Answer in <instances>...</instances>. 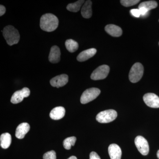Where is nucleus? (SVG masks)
Here are the masks:
<instances>
[{"mask_svg": "<svg viewBox=\"0 0 159 159\" xmlns=\"http://www.w3.org/2000/svg\"><path fill=\"white\" fill-rule=\"evenodd\" d=\"M58 23L59 21L57 16L51 13H46L41 17L40 26L43 31L51 32L57 29Z\"/></svg>", "mask_w": 159, "mask_h": 159, "instance_id": "f257e3e1", "label": "nucleus"}, {"mask_svg": "<svg viewBox=\"0 0 159 159\" xmlns=\"http://www.w3.org/2000/svg\"><path fill=\"white\" fill-rule=\"evenodd\" d=\"M3 35L9 46L16 44L19 41L20 35L19 31L13 26L9 25L4 28Z\"/></svg>", "mask_w": 159, "mask_h": 159, "instance_id": "f03ea898", "label": "nucleus"}, {"mask_svg": "<svg viewBox=\"0 0 159 159\" xmlns=\"http://www.w3.org/2000/svg\"><path fill=\"white\" fill-rule=\"evenodd\" d=\"M144 74V67L142 64L137 62L132 67L129 71V78L132 83H137L142 78Z\"/></svg>", "mask_w": 159, "mask_h": 159, "instance_id": "7ed1b4c3", "label": "nucleus"}, {"mask_svg": "<svg viewBox=\"0 0 159 159\" xmlns=\"http://www.w3.org/2000/svg\"><path fill=\"white\" fill-rule=\"evenodd\" d=\"M117 117V113L114 110H107L99 112L96 117L98 122L102 123H109L115 120Z\"/></svg>", "mask_w": 159, "mask_h": 159, "instance_id": "20e7f679", "label": "nucleus"}, {"mask_svg": "<svg viewBox=\"0 0 159 159\" xmlns=\"http://www.w3.org/2000/svg\"><path fill=\"white\" fill-rule=\"evenodd\" d=\"M100 90L96 88H92L86 90L80 97V102L86 104L96 99L100 93Z\"/></svg>", "mask_w": 159, "mask_h": 159, "instance_id": "39448f33", "label": "nucleus"}, {"mask_svg": "<svg viewBox=\"0 0 159 159\" xmlns=\"http://www.w3.org/2000/svg\"><path fill=\"white\" fill-rule=\"evenodd\" d=\"M109 71L108 66L103 65L99 66L91 74V78L95 80L105 79L108 76Z\"/></svg>", "mask_w": 159, "mask_h": 159, "instance_id": "423d86ee", "label": "nucleus"}, {"mask_svg": "<svg viewBox=\"0 0 159 159\" xmlns=\"http://www.w3.org/2000/svg\"><path fill=\"white\" fill-rule=\"evenodd\" d=\"M135 144L138 150L142 155H147L149 152V148L147 140L141 136H138L134 140Z\"/></svg>", "mask_w": 159, "mask_h": 159, "instance_id": "0eeeda50", "label": "nucleus"}, {"mask_svg": "<svg viewBox=\"0 0 159 159\" xmlns=\"http://www.w3.org/2000/svg\"><path fill=\"white\" fill-rule=\"evenodd\" d=\"M30 91L28 88H24L20 90L15 92L11 97V102L13 104H17L22 102L24 98L29 97Z\"/></svg>", "mask_w": 159, "mask_h": 159, "instance_id": "6e6552de", "label": "nucleus"}, {"mask_svg": "<svg viewBox=\"0 0 159 159\" xmlns=\"http://www.w3.org/2000/svg\"><path fill=\"white\" fill-rule=\"evenodd\" d=\"M145 104L152 108H159V97L152 93L145 94L143 97Z\"/></svg>", "mask_w": 159, "mask_h": 159, "instance_id": "1a4fd4ad", "label": "nucleus"}, {"mask_svg": "<svg viewBox=\"0 0 159 159\" xmlns=\"http://www.w3.org/2000/svg\"><path fill=\"white\" fill-rule=\"evenodd\" d=\"M68 80L69 77L67 75L65 74H61L51 79L50 80V84L54 87L58 88L65 85L68 82Z\"/></svg>", "mask_w": 159, "mask_h": 159, "instance_id": "9d476101", "label": "nucleus"}, {"mask_svg": "<svg viewBox=\"0 0 159 159\" xmlns=\"http://www.w3.org/2000/svg\"><path fill=\"white\" fill-rule=\"evenodd\" d=\"M30 129V126L29 123L27 122L21 123L16 129V137L18 139H24L25 135L28 133Z\"/></svg>", "mask_w": 159, "mask_h": 159, "instance_id": "9b49d317", "label": "nucleus"}, {"mask_svg": "<svg viewBox=\"0 0 159 159\" xmlns=\"http://www.w3.org/2000/svg\"><path fill=\"white\" fill-rule=\"evenodd\" d=\"M108 153L111 159H121L122 150L119 145L112 144L108 147Z\"/></svg>", "mask_w": 159, "mask_h": 159, "instance_id": "f8f14e48", "label": "nucleus"}, {"mask_svg": "<svg viewBox=\"0 0 159 159\" xmlns=\"http://www.w3.org/2000/svg\"><path fill=\"white\" fill-rule=\"evenodd\" d=\"M61 52L59 48L54 46L51 48L49 56V60L52 63H57L60 60Z\"/></svg>", "mask_w": 159, "mask_h": 159, "instance_id": "ddd939ff", "label": "nucleus"}, {"mask_svg": "<svg viewBox=\"0 0 159 159\" xmlns=\"http://www.w3.org/2000/svg\"><path fill=\"white\" fill-rule=\"evenodd\" d=\"M97 51V50L95 48L89 49L83 51L77 56V61L80 62L85 61L94 56Z\"/></svg>", "mask_w": 159, "mask_h": 159, "instance_id": "4468645a", "label": "nucleus"}, {"mask_svg": "<svg viewBox=\"0 0 159 159\" xmlns=\"http://www.w3.org/2000/svg\"><path fill=\"white\" fill-rule=\"evenodd\" d=\"M105 31L111 35L115 37L121 36L122 34V29L119 26L114 25H108L106 26Z\"/></svg>", "mask_w": 159, "mask_h": 159, "instance_id": "2eb2a0df", "label": "nucleus"}, {"mask_svg": "<svg viewBox=\"0 0 159 159\" xmlns=\"http://www.w3.org/2000/svg\"><path fill=\"white\" fill-rule=\"evenodd\" d=\"M66 110L62 107H57L52 109L50 114L51 119L59 120L63 118L65 115Z\"/></svg>", "mask_w": 159, "mask_h": 159, "instance_id": "dca6fc26", "label": "nucleus"}, {"mask_svg": "<svg viewBox=\"0 0 159 159\" xmlns=\"http://www.w3.org/2000/svg\"><path fill=\"white\" fill-rule=\"evenodd\" d=\"M92 2L91 1H86L81 10L82 16L84 18H90L92 16Z\"/></svg>", "mask_w": 159, "mask_h": 159, "instance_id": "f3484780", "label": "nucleus"}, {"mask_svg": "<svg viewBox=\"0 0 159 159\" xmlns=\"http://www.w3.org/2000/svg\"><path fill=\"white\" fill-rule=\"evenodd\" d=\"M11 135L8 133L2 134L0 137L1 147L4 149L8 148L11 145Z\"/></svg>", "mask_w": 159, "mask_h": 159, "instance_id": "a211bd4d", "label": "nucleus"}, {"mask_svg": "<svg viewBox=\"0 0 159 159\" xmlns=\"http://www.w3.org/2000/svg\"><path fill=\"white\" fill-rule=\"evenodd\" d=\"M84 2L85 1L84 0H79L75 2L70 3L67 6L66 9L69 11L72 12H77L79 11L80 7Z\"/></svg>", "mask_w": 159, "mask_h": 159, "instance_id": "6ab92c4d", "label": "nucleus"}, {"mask_svg": "<svg viewBox=\"0 0 159 159\" xmlns=\"http://www.w3.org/2000/svg\"><path fill=\"white\" fill-rule=\"evenodd\" d=\"M65 45L67 50L71 53H73L77 51L79 47L78 43L71 39H68L66 41Z\"/></svg>", "mask_w": 159, "mask_h": 159, "instance_id": "aec40b11", "label": "nucleus"}, {"mask_svg": "<svg viewBox=\"0 0 159 159\" xmlns=\"http://www.w3.org/2000/svg\"><path fill=\"white\" fill-rule=\"evenodd\" d=\"M158 4L156 1H149L143 2L139 5V8L144 7L148 11L152 9H155L157 7Z\"/></svg>", "mask_w": 159, "mask_h": 159, "instance_id": "412c9836", "label": "nucleus"}, {"mask_svg": "<svg viewBox=\"0 0 159 159\" xmlns=\"http://www.w3.org/2000/svg\"><path fill=\"white\" fill-rule=\"evenodd\" d=\"M77 139L75 137H71L66 138L64 140L63 142L64 147L67 150H69L71 148V146H74Z\"/></svg>", "mask_w": 159, "mask_h": 159, "instance_id": "4be33fe9", "label": "nucleus"}, {"mask_svg": "<svg viewBox=\"0 0 159 159\" xmlns=\"http://www.w3.org/2000/svg\"><path fill=\"white\" fill-rule=\"evenodd\" d=\"M140 2L139 0H121L120 2L122 6L128 7L129 6H134Z\"/></svg>", "mask_w": 159, "mask_h": 159, "instance_id": "5701e85b", "label": "nucleus"}, {"mask_svg": "<svg viewBox=\"0 0 159 159\" xmlns=\"http://www.w3.org/2000/svg\"><path fill=\"white\" fill-rule=\"evenodd\" d=\"M43 159H56V152L53 150L48 152L44 154Z\"/></svg>", "mask_w": 159, "mask_h": 159, "instance_id": "b1692460", "label": "nucleus"}, {"mask_svg": "<svg viewBox=\"0 0 159 159\" xmlns=\"http://www.w3.org/2000/svg\"><path fill=\"white\" fill-rule=\"evenodd\" d=\"M130 14L135 17H139L141 16V12L139 9H132L130 10Z\"/></svg>", "mask_w": 159, "mask_h": 159, "instance_id": "393cba45", "label": "nucleus"}, {"mask_svg": "<svg viewBox=\"0 0 159 159\" xmlns=\"http://www.w3.org/2000/svg\"><path fill=\"white\" fill-rule=\"evenodd\" d=\"M139 10H140V12H141V16H146L148 15V11L144 7H141V8H139Z\"/></svg>", "mask_w": 159, "mask_h": 159, "instance_id": "a878e982", "label": "nucleus"}, {"mask_svg": "<svg viewBox=\"0 0 159 159\" xmlns=\"http://www.w3.org/2000/svg\"><path fill=\"white\" fill-rule=\"evenodd\" d=\"M89 159H101L99 156L95 152H92L90 154Z\"/></svg>", "mask_w": 159, "mask_h": 159, "instance_id": "bb28decb", "label": "nucleus"}, {"mask_svg": "<svg viewBox=\"0 0 159 159\" xmlns=\"http://www.w3.org/2000/svg\"><path fill=\"white\" fill-rule=\"evenodd\" d=\"M6 11V9L2 5L0 6V16H2L5 14Z\"/></svg>", "mask_w": 159, "mask_h": 159, "instance_id": "cd10ccee", "label": "nucleus"}, {"mask_svg": "<svg viewBox=\"0 0 159 159\" xmlns=\"http://www.w3.org/2000/svg\"><path fill=\"white\" fill-rule=\"evenodd\" d=\"M68 159H77V158L75 156H72L70 157Z\"/></svg>", "mask_w": 159, "mask_h": 159, "instance_id": "c85d7f7f", "label": "nucleus"}, {"mask_svg": "<svg viewBox=\"0 0 159 159\" xmlns=\"http://www.w3.org/2000/svg\"><path fill=\"white\" fill-rule=\"evenodd\" d=\"M157 157L159 159V150L157 152Z\"/></svg>", "mask_w": 159, "mask_h": 159, "instance_id": "c756f323", "label": "nucleus"}, {"mask_svg": "<svg viewBox=\"0 0 159 159\" xmlns=\"http://www.w3.org/2000/svg\"></svg>", "mask_w": 159, "mask_h": 159, "instance_id": "7c9ffc66", "label": "nucleus"}, {"mask_svg": "<svg viewBox=\"0 0 159 159\" xmlns=\"http://www.w3.org/2000/svg\"></svg>", "mask_w": 159, "mask_h": 159, "instance_id": "2f4dec72", "label": "nucleus"}]
</instances>
